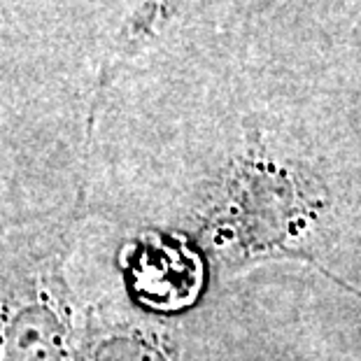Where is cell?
Wrapping results in <instances>:
<instances>
[{
    "instance_id": "cell-3",
    "label": "cell",
    "mask_w": 361,
    "mask_h": 361,
    "mask_svg": "<svg viewBox=\"0 0 361 361\" xmlns=\"http://www.w3.org/2000/svg\"><path fill=\"white\" fill-rule=\"evenodd\" d=\"M126 275L135 298L168 312L189 308L205 287V266L196 247L166 233L135 243L126 257Z\"/></svg>"
},
{
    "instance_id": "cell-4",
    "label": "cell",
    "mask_w": 361,
    "mask_h": 361,
    "mask_svg": "<svg viewBox=\"0 0 361 361\" xmlns=\"http://www.w3.org/2000/svg\"><path fill=\"white\" fill-rule=\"evenodd\" d=\"M214 3H219V0H142V5L133 12V17L126 21V28L121 30V35H119L117 49L107 59L101 78H98L94 110L98 105V98L103 96L105 87L112 82L114 73L119 71L124 61H128L133 54L140 51L152 37H157L161 30L171 26L175 19L184 17L187 12L198 10V7L214 5ZM94 110H91V114H94Z\"/></svg>"
},
{
    "instance_id": "cell-1",
    "label": "cell",
    "mask_w": 361,
    "mask_h": 361,
    "mask_svg": "<svg viewBox=\"0 0 361 361\" xmlns=\"http://www.w3.org/2000/svg\"><path fill=\"white\" fill-rule=\"evenodd\" d=\"M324 194L308 166L275 149L257 126H245L203 231L226 264L294 259L361 298L359 289L329 271L317 257L314 238L326 210Z\"/></svg>"
},
{
    "instance_id": "cell-5",
    "label": "cell",
    "mask_w": 361,
    "mask_h": 361,
    "mask_svg": "<svg viewBox=\"0 0 361 361\" xmlns=\"http://www.w3.org/2000/svg\"><path fill=\"white\" fill-rule=\"evenodd\" d=\"M82 361H173V357L157 336L128 329L82 343Z\"/></svg>"
},
{
    "instance_id": "cell-2",
    "label": "cell",
    "mask_w": 361,
    "mask_h": 361,
    "mask_svg": "<svg viewBox=\"0 0 361 361\" xmlns=\"http://www.w3.org/2000/svg\"><path fill=\"white\" fill-rule=\"evenodd\" d=\"M0 361H82V336L59 255L0 273Z\"/></svg>"
}]
</instances>
